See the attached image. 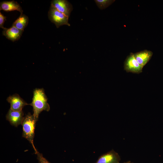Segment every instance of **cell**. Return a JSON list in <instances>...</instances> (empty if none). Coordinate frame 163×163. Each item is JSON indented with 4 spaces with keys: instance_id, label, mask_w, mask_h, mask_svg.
<instances>
[{
    "instance_id": "obj_10",
    "label": "cell",
    "mask_w": 163,
    "mask_h": 163,
    "mask_svg": "<svg viewBox=\"0 0 163 163\" xmlns=\"http://www.w3.org/2000/svg\"><path fill=\"white\" fill-rule=\"evenodd\" d=\"M138 63L142 67L149 62L153 55V52L147 50L134 53Z\"/></svg>"
},
{
    "instance_id": "obj_4",
    "label": "cell",
    "mask_w": 163,
    "mask_h": 163,
    "mask_svg": "<svg viewBox=\"0 0 163 163\" xmlns=\"http://www.w3.org/2000/svg\"><path fill=\"white\" fill-rule=\"evenodd\" d=\"M143 68L137 62L134 53H132L127 56L124 62V70L128 72L139 74L142 72Z\"/></svg>"
},
{
    "instance_id": "obj_8",
    "label": "cell",
    "mask_w": 163,
    "mask_h": 163,
    "mask_svg": "<svg viewBox=\"0 0 163 163\" xmlns=\"http://www.w3.org/2000/svg\"><path fill=\"white\" fill-rule=\"evenodd\" d=\"M120 160L118 154L112 150L100 156L94 163H120Z\"/></svg>"
},
{
    "instance_id": "obj_2",
    "label": "cell",
    "mask_w": 163,
    "mask_h": 163,
    "mask_svg": "<svg viewBox=\"0 0 163 163\" xmlns=\"http://www.w3.org/2000/svg\"><path fill=\"white\" fill-rule=\"evenodd\" d=\"M37 121L33 115L29 113L24 117L21 124L23 128L22 137L26 139L31 144L35 153L37 151L34 145V138Z\"/></svg>"
},
{
    "instance_id": "obj_12",
    "label": "cell",
    "mask_w": 163,
    "mask_h": 163,
    "mask_svg": "<svg viewBox=\"0 0 163 163\" xmlns=\"http://www.w3.org/2000/svg\"><path fill=\"white\" fill-rule=\"evenodd\" d=\"M28 17L23 14H21L20 16L13 23L12 26L18 29L24 31L28 23Z\"/></svg>"
},
{
    "instance_id": "obj_9",
    "label": "cell",
    "mask_w": 163,
    "mask_h": 163,
    "mask_svg": "<svg viewBox=\"0 0 163 163\" xmlns=\"http://www.w3.org/2000/svg\"><path fill=\"white\" fill-rule=\"evenodd\" d=\"M23 31L12 26L9 28H5L2 31V34L8 39L14 42L20 38Z\"/></svg>"
},
{
    "instance_id": "obj_13",
    "label": "cell",
    "mask_w": 163,
    "mask_h": 163,
    "mask_svg": "<svg viewBox=\"0 0 163 163\" xmlns=\"http://www.w3.org/2000/svg\"><path fill=\"white\" fill-rule=\"evenodd\" d=\"M97 5L101 10L106 8L115 1V0H95Z\"/></svg>"
},
{
    "instance_id": "obj_15",
    "label": "cell",
    "mask_w": 163,
    "mask_h": 163,
    "mask_svg": "<svg viewBox=\"0 0 163 163\" xmlns=\"http://www.w3.org/2000/svg\"><path fill=\"white\" fill-rule=\"evenodd\" d=\"M6 20V17L4 16L0 12V27L2 28L3 29L5 28V27H4V24Z\"/></svg>"
},
{
    "instance_id": "obj_5",
    "label": "cell",
    "mask_w": 163,
    "mask_h": 163,
    "mask_svg": "<svg viewBox=\"0 0 163 163\" xmlns=\"http://www.w3.org/2000/svg\"><path fill=\"white\" fill-rule=\"evenodd\" d=\"M51 5L65 15L69 17L73 10L72 4L66 0H53Z\"/></svg>"
},
{
    "instance_id": "obj_1",
    "label": "cell",
    "mask_w": 163,
    "mask_h": 163,
    "mask_svg": "<svg viewBox=\"0 0 163 163\" xmlns=\"http://www.w3.org/2000/svg\"><path fill=\"white\" fill-rule=\"evenodd\" d=\"M33 107V115L37 121L40 113L43 111H48L50 106L43 88H36L34 91L32 102L30 104Z\"/></svg>"
},
{
    "instance_id": "obj_7",
    "label": "cell",
    "mask_w": 163,
    "mask_h": 163,
    "mask_svg": "<svg viewBox=\"0 0 163 163\" xmlns=\"http://www.w3.org/2000/svg\"><path fill=\"white\" fill-rule=\"evenodd\" d=\"M24 115L22 110L14 111L10 109L6 115V119L11 125L17 127L21 124L24 117Z\"/></svg>"
},
{
    "instance_id": "obj_16",
    "label": "cell",
    "mask_w": 163,
    "mask_h": 163,
    "mask_svg": "<svg viewBox=\"0 0 163 163\" xmlns=\"http://www.w3.org/2000/svg\"><path fill=\"white\" fill-rule=\"evenodd\" d=\"M124 163H131L130 161H127V162H124Z\"/></svg>"
},
{
    "instance_id": "obj_14",
    "label": "cell",
    "mask_w": 163,
    "mask_h": 163,
    "mask_svg": "<svg viewBox=\"0 0 163 163\" xmlns=\"http://www.w3.org/2000/svg\"><path fill=\"white\" fill-rule=\"evenodd\" d=\"M35 153L37 155V159L39 163H50L43 156L42 154L38 151Z\"/></svg>"
},
{
    "instance_id": "obj_11",
    "label": "cell",
    "mask_w": 163,
    "mask_h": 163,
    "mask_svg": "<svg viewBox=\"0 0 163 163\" xmlns=\"http://www.w3.org/2000/svg\"><path fill=\"white\" fill-rule=\"evenodd\" d=\"M0 10L6 12L17 10L21 14H23V11L20 5L14 0L9 1H3L0 2Z\"/></svg>"
},
{
    "instance_id": "obj_6",
    "label": "cell",
    "mask_w": 163,
    "mask_h": 163,
    "mask_svg": "<svg viewBox=\"0 0 163 163\" xmlns=\"http://www.w3.org/2000/svg\"><path fill=\"white\" fill-rule=\"evenodd\" d=\"M7 101L10 104V109L14 111H22V108L24 106L30 104H27L17 94L8 97Z\"/></svg>"
},
{
    "instance_id": "obj_3",
    "label": "cell",
    "mask_w": 163,
    "mask_h": 163,
    "mask_svg": "<svg viewBox=\"0 0 163 163\" xmlns=\"http://www.w3.org/2000/svg\"><path fill=\"white\" fill-rule=\"evenodd\" d=\"M48 16L50 21L55 25L57 28L64 25L70 26L68 22L69 17L59 11L51 5L48 12Z\"/></svg>"
}]
</instances>
